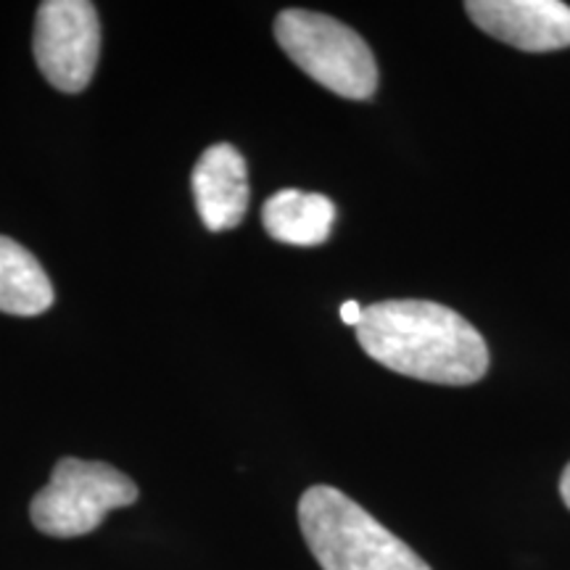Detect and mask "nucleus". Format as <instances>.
Listing matches in <instances>:
<instances>
[{"instance_id": "obj_5", "label": "nucleus", "mask_w": 570, "mask_h": 570, "mask_svg": "<svg viewBox=\"0 0 570 570\" xmlns=\"http://www.w3.org/2000/svg\"><path fill=\"white\" fill-rule=\"evenodd\" d=\"M101 56V21L88 0H46L35 21V61L61 92H82Z\"/></svg>"}, {"instance_id": "obj_3", "label": "nucleus", "mask_w": 570, "mask_h": 570, "mask_svg": "<svg viewBox=\"0 0 570 570\" xmlns=\"http://www.w3.org/2000/svg\"><path fill=\"white\" fill-rule=\"evenodd\" d=\"M275 40L304 75L341 98L365 101L377 90L375 56L344 21L317 11L285 9L275 19Z\"/></svg>"}, {"instance_id": "obj_6", "label": "nucleus", "mask_w": 570, "mask_h": 570, "mask_svg": "<svg viewBox=\"0 0 570 570\" xmlns=\"http://www.w3.org/2000/svg\"><path fill=\"white\" fill-rule=\"evenodd\" d=\"M468 17L491 38L525 53L570 46V6L560 0H468Z\"/></svg>"}, {"instance_id": "obj_7", "label": "nucleus", "mask_w": 570, "mask_h": 570, "mask_svg": "<svg viewBox=\"0 0 570 570\" xmlns=\"http://www.w3.org/2000/svg\"><path fill=\"white\" fill-rule=\"evenodd\" d=\"M194 198L206 230L223 233L244 223L248 198L246 159L230 142H214L194 167Z\"/></svg>"}, {"instance_id": "obj_11", "label": "nucleus", "mask_w": 570, "mask_h": 570, "mask_svg": "<svg viewBox=\"0 0 570 570\" xmlns=\"http://www.w3.org/2000/svg\"><path fill=\"white\" fill-rule=\"evenodd\" d=\"M560 497H562V502H566V508L570 510V462H568V468L562 470V479H560Z\"/></svg>"}, {"instance_id": "obj_10", "label": "nucleus", "mask_w": 570, "mask_h": 570, "mask_svg": "<svg viewBox=\"0 0 570 570\" xmlns=\"http://www.w3.org/2000/svg\"><path fill=\"white\" fill-rule=\"evenodd\" d=\"M362 315H365V306H360L356 302H344V306H341V320H344L346 325L356 327L362 323Z\"/></svg>"}, {"instance_id": "obj_9", "label": "nucleus", "mask_w": 570, "mask_h": 570, "mask_svg": "<svg viewBox=\"0 0 570 570\" xmlns=\"http://www.w3.org/2000/svg\"><path fill=\"white\" fill-rule=\"evenodd\" d=\"M51 304L53 285L38 256L17 240L0 235V312L35 317Z\"/></svg>"}, {"instance_id": "obj_4", "label": "nucleus", "mask_w": 570, "mask_h": 570, "mask_svg": "<svg viewBox=\"0 0 570 570\" xmlns=\"http://www.w3.org/2000/svg\"><path fill=\"white\" fill-rule=\"evenodd\" d=\"M138 502V487L109 462L63 458L51 481L35 494L30 518L35 529L53 539H77L92 533L117 508Z\"/></svg>"}, {"instance_id": "obj_2", "label": "nucleus", "mask_w": 570, "mask_h": 570, "mask_svg": "<svg viewBox=\"0 0 570 570\" xmlns=\"http://www.w3.org/2000/svg\"><path fill=\"white\" fill-rule=\"evenodd\" d=\"M298 525L323 570H431L407 541L333 487L304 491Z\"/></svg>"}, {"instance_id": "obj_8", "label": "nucleus", "mask_w": 570, "mask_h": 570, "mask_svg": "<svg viewBox=\"0 0 570 570\" xmlns=\"http://www.w3.org/2000/svg\"><path fill=\"white\" fill-rule=\"evenodd\" d=\"M262 223L269 238L288 246H320L331 238L336 206L323 194L283 188L267 198Z\"/></svg>"}, {"instance_id": "obj_1", "label": "nucleus", "mask_w": 570, "mask_h": 570, "mask_svg": "<svg viewBox=\"0 0 570 570\" xmlns=\"http://www.w3.org/2000/svg\"><path fill=\"white\" fill-rule=\"evenodd\" d=\"M356 341L391 373L439 386H470L489 370V346L481 333L436 302L396 298L365 306Z\"/></svg>"}]
</instances>
